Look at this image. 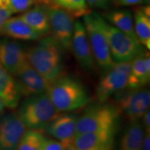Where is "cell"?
I'll return each instance as SVG.
<instances>
[{
	"mask_svg": "<svg viewBox=\"0 0 150 150\" xmlns=\"http://www.w3.org/2000/svg\"><path fill=\"white\" fill-rule=\"evenodd\" d=\"M103 18L106 22L134 39L138 40L134 31V16L130 11L112 10L105 12Z\"/></svg>",
	"mask_w": 150,
	"mask_h": 150,
	"instance_id": "obj_20",
	"label": "cell"
},
{
	"mask_svg": "<svg viewBox=\"0 0 150 150\" xmlns=\"http://www.w3.org/2000/svg\"><path fill=\"white\" fill-rule=\"evenodd\" d=\"M134 25L136 38L140 44L150 49V17L142 12L140 7L135 8Z\"/></svg>",
	"mask_w": 150,
	"mask_h": 150,
	"instance_id": "obj_22",
	"label": "cell"
},
{
	"mask_svg": "<svg viewBox=\"0 0 150 150\" xmlns=\"http://www.w3.org/2000/svg\"><path fill=\"white\" fill-rule=\"evenodd\" d=\"M79 115L75 113L59 114L40 131L53 136L65 146L72 143L76 135Z\"/></svg>",
	"mask_w": 150,
	"mask_h": 150,
	"instance_id": "obj_13",
	"label": "cell"
},
{
	"mask_svg": "<svg viewBox=\"0 0 150 150\" xmlns=\"http://www.w3.org/2000/svg\"><path fill=\"white\" fill-rule=\"evenodd\" d=\"M40 38L48 36L51 33L47 6L35 4L20 16Z\"/></svg>",
	"mask_w": 150,
	"mask_h": 150,
	"instance_id": "obj_17",
	"label": "cell"
},
{
	"mask_svg": "<svg viewBox=\"0 0 150 150\" xmlns=\"http://www.w3.org/2000/svg\"><path fill=\"white\" fill-rule=\"evenodd\" d=\"M20 96L13 76L0 63V97L6 107L10 109L18 107Z\"/></svg>",
	"mask_w": 150,
	"mask_h": 150,
	"instance_id": "obj_19",
	"label": "cell"
},
{
	"mask_svg": "<svg viewBox=\"0 0 150 150\" xmlns=\"http://www.w3.org/2000/svg\"><path fill=\"white\" fill-rule=\"evenodd\" d=\"M52 37L63 52L70 50L75 18L69 11L52 4L47 6Z\"/></svg>",
	"mask_w": 150,
	"mask_h": 150,
	"instance_id": "obj_8",
	"label": "cell"
},
{
	"mask_svg": "<svg viewBox=\"0 0 150 150\" xmlns=\"http://www.w3.org/2000/svg\"><path fill=\"white\" fill-rule=\"evenodd\" d=\"M144 129L140 120L131 122L122 136L120 150H142Z\"/></svg>",
	"mask_w": 150,
	"mask_h": 150,
	"instance_id": "obj_21",
	"label": "cell"
},
{
	"mask_svg": "<svg viewBox=\"0 0 150 150\" xmlns=\"http://www.w3.org/2000/svg\"><path fill=\"white\" fill-rule=\"evenodd\" d=\"M65 150H76V149H75V148L74 147V145H73V144L71 143V144H70V145L66 146V147H65Z\"/></svg>",
	"mask_w": 150,
	"mask_h": 150,
	"instance_id": "obj_33",
	"label": "cell"
},
{
	"mask_svg": "<svg viewBox=\"0 0 150 150\" xmlns=\"http://www.w3.org/2000/svg\"><path fill=\"white\" fill-rule=\"evenodd\" d=\"M99 14L95 12L84 16L83 23L95 62L105 72L114 65L109 46L104 31L99 24Z\"/></svg>",
	"mask_w": 150,
	"mask_h": 150,
	"instance_id": "obj_6",
	"label": "cell"
},
{
	"mask_svg": "<svg viewBox=\"0 0 150 150\" xmlns=\"http://www.w3.org/2000/svg\"><path fill=\"white\" fill-rule=\"evenodd\" d=\"M131 70V61L115 63L105 71L96 90L99 103H104L112 95L127 88Z\"/></svg>",
	"mask_w": 150,
	"mask_h": 150,
	"instance_id": "obj_7",
	"label": "cell"
},
{
	"mask_svg": "<svg viewBox=\"0 0 150 150\" xmlns=\"http://www.w3.org/2000/svg\"><path fill=\"white\" fill-rule=\"evenodd\" d=\"M59 114L47 93L28 97L18 112L27 128L40 131Z\"/></svg>",
	"mask_w": 150,
	"mask_h": 150,
	"instance_id": "obj_4",
	"label": "cell"
},
{
	"mask_svg": "<svg viewBox=\"0 0 150 150\" xmlns=\"http://www.w3.org/2000/svg\"><path fill=\"white\" fill-rule=\"evenodd\" d=\"M115 135L110 132L76 134L72 144L76 150H112Z\"/></svg>",
	"mask_w": 150,
	"mask_h": 150,
	"instance_id": "obj_15",
	"label": "cell"
},
{
	"mask_svg": "<svg viewBox=\"0 0 150 150\" xmlns=\"http://www.w3.org/2000/svg\"><path fill=\"white\" fill-rule=\"evenodd\" d=\"M142 150H150V131L144 130Z\"/></svg>",
	"mask_w": 150,
	"mask_h": 150,
	"instance_id": "obj_30",
	"label": "cell"
},
{
	"mask_svg": "<svg viewBox=\"0 0 150 150\" xmlns=\"http://www.w3.org/2000/svg\"><path fill=\"white\" fill-rule=\"evenodd\" d=\"M11 16H12V13L8 10L0 8V34L1 33V30H2L5 22L9 18H11Z\"/></svg>",
	"mask_w": 150,
	"mask_h": 150,
	"instance_id": "obj_29",
	"label": "cell"
},
{
	"mask_svg": "<svg viewBox=\"0 0 150 150\" xmlns=\"http://www.w3.org/2000/svg\"><path fill=\"white\" fill-rule=\"evenodd\" d=\"M63 53L53 38L47 36L30 48L27 52V56L30 64L50 82L61 76Z\"/></svg>",
	"mask_w": 150,
	"mask_h": 150,
	"instance_id": "obj_2",
	"label": "cell"
},
{
	"mask_svg": "<svg viewBox=\"0 0 150 150\" xmlns=\"http://www.w3.org/2000/svg\"><path fill=\"white\" fill-rule=\"evenodd\" d=\"M150 2V0H143V4L149 5Z\"/></svg>",
	"mask_w": 150,
	"mask_h": 150,
	"instance_id": "obj_34",
	"label": "cell"
},
{
	"mask_svg": "<svg viewBox=\"0 0 150 150\" xmlns=\"http://www.w3.org/2000/svg\"><path fill=\"white\" fill-rule=\"evenodd\" d=\"M117 106L99 103L88 106L79 116L76 134L92 132H117L120 120Z\"/></svg>",
	"mask_w": 150,
	"mask_h": 150,
	"instance_id": "obj_3",
	"label": "cell"
},
{
	"mask_svg": "<svg viewBox=\"0 0 150 150\" xmlns=\"http://www.w3.org/2000/svg\"><path fill=\"white\" fill-rule=\"evenodd\" d=\"M45 137L40 130H27L20 140L17 150H43V142Z\"/></svg>",
	"mask_w": 150,
	"mask_h": 150,
	"instance_id": "obj_23",
	"label": "cell"
},
{
	"mask_svg": "<svg viewBox=\"0 0 150 150\" xmlns=\"http://www.w3.org/2000/svg\"><path fill=\"white\" fill-rule=\"evenodd\" d=\"M15 76L20 95L28 97L47 93L50 81L38 72L29 61L21 67Z\"/></svg>",
	"mask_w": 150,
	"mask_h": 150,
	"instance_id": "obj_10",
	"label": "cell"
},
{
	"mask_svg": "<svg viewBox=\"0 0 150 150\" xmlns=\"http://www.w3.org/2000/svg\"><path fill=\"white\" fill-rule=\"evenodd\" d=\"M116 95V106L130 122L140 120L145 112L149 109L150 92L145 87L122 91Z\"/></svg>",
	"mask_w": 150,
	"mask_h": 150,
	"instance_id": "obj_9",
	"label": "cell"
},
{
	"mask_svg": "<svg viewBox=\"0 0 150 150\" xmlns=\"http://www.w3.org/2000/svg\"><path fill=\"white\" fill-rule=\"evenodd\" d=\"M98 21L107 39L110 55L115 63L130 61L135 56L145 52V47L139 41L108 23L99 15Z\"/></svg>",
	"mask_w": 150,
	"mask_h": 150,
	"instance_id": "obj_5",
	"label": "cell"
},
{
	"mask_svg": "<svg viewBox=\"0 0 150 150\" xmlns=\"http://www.w3.org/2000/svg\"><path fill=\"white\" fill-rule=\"evenodd\" d=\"M112 3L115 6H127L143 4V0H112Z\"/></svg>",
	"mask_w": 150,
	"mask_h": 150,
	"instance_id": "obj_28",
	"label": "cell"
},
{
	"mask_svg": "<svg viewBox=\"0 0 150 150\" xmlns=\"http://www.w3.org/2000/svg\"><path fill=\"white\" fill-rule=\"evenodd\" d=\"M35 4V0H11L7 10L12 14L24 13Z\"/></svg>",
	"mask_w": 150,
	"mask_h": 150,
	"instance_id": "obj_25",
	"label": "cell"
},
{
	"mask_svg": "<svg viewBox=\"0 0 150 150\" xmlns=\"http://www.w3.org/2000/svg\"><path fill=\"white\" fill-rule=\"evenodd\" d=\"M18 113H7L0 117V150H17L27 131Z\"/></svg>",
	"mask_w": 150,
	"mask_h": 150,
	"instance_id": "obj_12",
	"label": "cell"
},
{
	"mask_svg": "<svg viewBox=\"0 0 150 150\" xmlns=\"http://www.w3.org/2000/svg\"><path fill=\"white\" fill-rule=\"evenodd\" d=\"M150 56L149 52H143L131 61V70L127 88H144L149 83Z\"/></svg>",
	"mask_w": 150,
	"mask_h": 150,
	"instance_id": "obj_16",
	"label": "cell"
},
{
	"mask_svg": "<svg viewBox=\"0 0 150 150\" xmlns=\"http://www.w3.org/2000/svg\"><path fill=\"white\" fill-rule=\"evenodd\" d=\"M47 93L60 112L84 107L91 99L84 84L72 76L61 75L50 81Z\"/></svg>",
	"mask_w": 150,
	"mask_h": 150,
	"instance_id": "obj_1",
	"label": "cell"
},
{
	"mask_svg": "<svg viewBox=\"0 0 150 150\" xmlns=\"http://www.w3.org/2000/svg\"><path fill=\"white\" fill-rule=\"evenodd\" d=\"M28 61L27 52L20 43L4 38L0 40V63L15 75Z\"/></svg>",
	"mask_w": 150,
	"mask_h": 150,
	"instance_id": "obj_14",
	"label": "cell"
},
{
	"mask_svg": "<svg viewBox=\"0 0 150 150\" xmlns=\"http://www.w3.org/2000/svg\"><path fill=\"white\" fill-rule=\"evenodd\" d=\"M35 1H36V4H39L41 1V0H35Z\"/></svg>",
	"mask_w": 150,
	"mask_h": 150,
	"instance_id": "obj_35",
	"label": "cell"
},
{
	"mask_svg": "<svg viewBox=\"0 0 150 150\" xmlns=\"http://www.w3.org/2000/svg\"><path fill=\"white\" fill-rule=\"evenodd\" d=\"M70 50L84 70L88 72L95 70L97 63L90 46L85 27L83 22L79 20L74 22Z\"/></svg>",
	"mask_w": 150,
	"mask_h": 150,
	"instance_id": "obj_11",
	"label": "cell"
},
{
	"mask_svg": "<svg viewBox=\"0 0 150 150\" xmlns=\"http://www.w3.org/2000/svg\"><path fill=\"white\" fill-rule=\"evenodd\" d=\"M11 0H0V8L3 9H8Z\"/></svg>",
	"mask_w": 150,
	"mask_h": 150,
	"instance_id": "obj_31",
	"label": "cell"
},
{
	"mask_svg": "<svg viewBox=\"0 0 150 150\" xmlns=\"http://www.w3.org/2000/svg\"><path fill=\"white\" fill-rule=\"evenodd\" d=\"M4 108H5L4 103L3 100L1 99V97H0V113H1V112H2L4 110Z\"/></svg>",
	"mask_w": 150,
	"mask_h": 150,
	"instance_id": "obj_32",
	"label": "cell"
},
{
	"mask_svg": "<svg viewBox=\"0 0 150 150\" xmlns=\"http://www.w3.org/2000/svg\"><path fill=\"white\" fill-rule=\"evenodd\" d=\"M1 34L20 40H37L40 38V35L20 16L9 18L4 24Z\"/></svg>",
	"mask_w": 150,
	"mask_h": 150,
	"instance_id": "obj_18",
	"label": "cell"
},
{
	"mask_svg": "<svg viewBox=\"0 0 150 150\" xmlns=\"http://www.w3.org/2000/svg\"><path fill=\"white\" fill-rule=\"evenodd\" d=\"M54 4L70 13L75 18L83 17L92 12L86 0H52Z\"/></svg>",
	"mask_w": 150,
	"mask_h": 150,
	"instance_id": "obj_24",
	"label": "cell"
},
{
	"mask_svg": "<svg viewBox=\"0 0 150 150\" xmlns=\"http://www.w3.org/2000/svg\"><path fill=\"white\" fill-rule=\"evenodd\" d=\"M88 6L93 8L107 9L112 4V0H86Z\"/></svg>",
	"mask_w": 150,
	"mask_h": 150,
	"instance_id": "obj_27",
	"label": "cell"
},
{
	"mask_svg": "<svg viewBox=\"0 0 150 150\" xmlns=\"http://www.w3.org/2000/svg\"><path fill=\"white\" fill-rule=\"evenodd\" d=\"M65 146L59 140H56L45 137L43 142V150H65Z\"/></svg>",
	"mask_w": 150,
	"mask_h": 150,
	"instance_id": "obj_26",
	"label": "cell"
}]
</instances>
